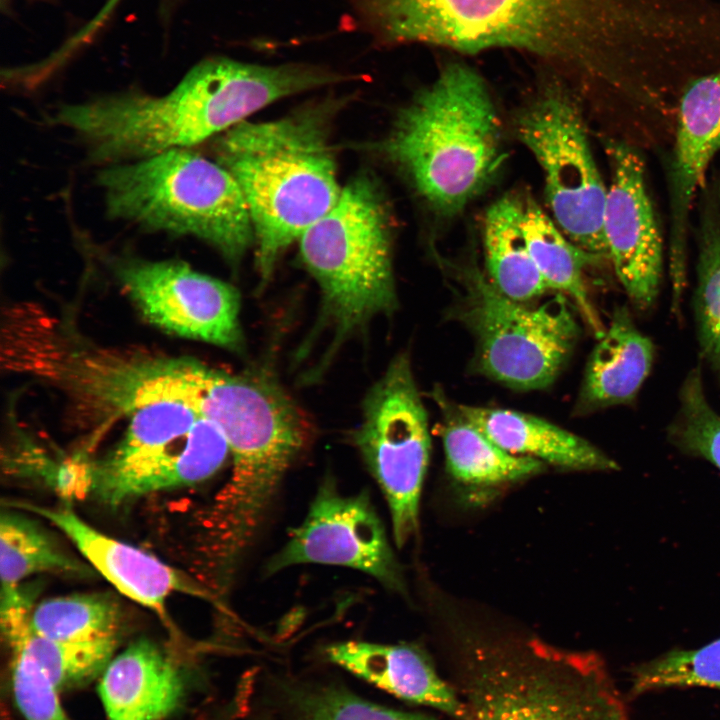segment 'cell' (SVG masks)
<instances>
[{
    "instance_id": "8",
    "label": "cell",
    "mask_w": 720,
    "mask_h": 720,
    "mask_svg": "<svg viewBox=\"0 0 720 720\" xmlns=\"http://www.w3.org/2000/svg\"><path fill=\"white\" fill-rule=\"evenodd\" d=\"M469 664L460 680L463 720H630L596 656L480 653Z\"/></svg>"
},
{
    "instance_id": "3",
    "label": "cell",
    "mask_w": 720,
    "mask_h": 720,
    "mask_svg": "<svg viewBox=\"0 0 720 720\" xmlns=\"http://www.w3.org/2000/svg\"><path fill=\"white\" fill-rule=\"evenodd\" d=\"M335 107L328 102L278 120L242 121L215 142L216 162L235 179L246 201L263 284L282 252L341 195L329 143Z\"/></svg>"
},
{
    "instance_id": "11",
    "label": "cell",
    "mask_w": 720,
    "mask_h": 720,
    "mask_svg": "<svg viewBox=\"0 0 720 720\" xmlns=\"http://www.w3.org/2000/svg\"><path fill=\"white\" fill-rule=\"evenodd\" d=\"M354 441L389 507L402 547L418 528L431 439L407 354L396 356L367 393Z\"/></svg>"
},
{
    "instance_id": "5",
    "label": "cell",
    "mask_w": 720,
    "mask_h": 720,
    "mask_svg": "<svg viewBox=\"0 0 720 720\" xmlns=\"http://www.w3.org/2000/svg\"><path fill=\"white\" fill-rule=\"evenodd\" d=\"M107 215L149 231L193 236L238 264L255 241L244 196L217 162L184 149L104 166Z\"/></svg>"
},
{
    "instance_id": "31",
    "label": "cell",
    "mask_w": 720,
    "mask_h": 720,
    "mask_svg": "<svg viewBox=\"0 0 720 720\" xmlns=\"http://www.w3.org/2000/svg\"><path fill=\"white\" fill-rule=\"evenodd\" d=\"M119 1L120 0H108L104 7L101 9V11L96 15L95 19L90 22L89 26H87L85 32L88 34L93 32V30L96 29L102 23V21L105 20V18L113 10L116 4L119 3Z\"/></svg>"
},
{
    "instance_id": "26",
    "label": "cell",
    "mask_w": 720,
    "mask_h": 720,
    "mask_svg": "<svg viewBox=\"0 0 720 720\" xmlns=\"http://www.w3.org/2000/svg\"><path fill=\"white\" fill-rule=\"evenodd\" d=\"M121 618L111 595L80 593L42 601L33 609L30 626L54 641L87 643L119 639Z\"/></svg>"
},
{
    "instance_id": "9",
    "label": "cell",
    "mask_w": 720,
    "mask_h": 720,
    "mask_svg": "<svg viewBox=\"0 0 720 720\" xmlns=\"http://www.w3.org/2000/svg\"><path fill=\"white\" fill-rule=\"evenodd\" d=\"M456 288L453 313L476 340L482 373L520 390L545 388L555 380L579 335L563 297L525 305L472 266L460 271Z\"/></svg>"
},
{
    "instance_id": "4",
    "label": "cell",
    "mask_w": 720,
    "mask_h": 720,
    "mask_svg": "<svg viewBox=\"0 0 720 720\" xmlns=\"http://www.w3.org/2000/svg\"><path fill=\"white\" fill-rule=\"evenodd\" d=\"M501 128L485 81L454 63L399 111L381 146L425 202L448 217L498 176L505 160Z\"/></svg>"
},
{
    "instance_id": "17",
    "label": "cell",
    "mask_w": 720,
    "mask_h": 720,
    "mask_svg": "<svg viewBox=\"0 0 720 720\" xmlns=\"http://www.w3.org/2000/svg\"><path fill=\"white\" fill-rule=\"evenodd\" d=\"M187 677L157 643L140 639L114 656L99 676L107 720H165L182 704Z\"/></svg>"
},
{
    "instance_id": "6",
    "label": "cell",
    "mask_w": 720,
    "mask_h": 720,
    "mask_svg": "<svg viewBox=\"0 0 720 720\" xmlns=\"http://www.w3.org/2000/svg\"><path fill=\"white\" fill-rule=\"evenodd\" d=\"M391 232L380 187L361 174L299 238L301 258L321 290L323 320L333 329L324 362L369 320L396 308Z\"/></svg>"
},
{
    "instance_id": "15",
    "label": "cell",
    "mask_w": 720,
    "mask_h": 720,
    "mask_svg": "<svg viewBox=\"0 0 720 720\" xmlns=\"http://www.w3.org/2000/svg\"><path fill=\"white\" fill-rule=\"evenodd\" d=\"M720 151V69L691 81L678 111L668 168L670 203L669 269L672 309L681 310L687 275V236L691 206L704 184L709 163Z\"/></svg>"
},
{
    "instance_id": "22",
    "label": "cell",
    "mask_w": 720,
    "mask_h": 720,
    "mask_svg": "<svg viewBox=\"0 0 720 720\" xmlns=\"http://www.w3.org/2000/svg\"><path fill=\"white\" fill-rule=\"evenodd\" d=\"M522 202L503 196L484 217L483 244L487 276L504 295L521 302L545 294L550 288L536 267L524 239Z\"/></svg>"
},
{
    "instance_id": "24",
    "label": "cell",
    "mask_w": 720,
    "mask_h": 720,
    "mask_svg": "<svg viewBox=\"0 0 720 720\" xmlns=\"http://www.w3.org/2000/svg\"><path fill=\"white\" fill-rule=\"evenodd\" d=\"M694 312L700 353L720 378V177L702 192Z\"/></svg>"
},
{
    "instance_id": "21",
    "label": "cell",
    "mask_w": 720,
    "mask_h": 720,
    "mask_svg": "<svg viewBox=\"0 0 720 720\" xmlns=\"http://www.w3.org/2000/svg\"><path fill=\"white\" fill-rule=\"evenodd\" d=\"M522 233L531 257L550 289L568 295L600 338L606 328L589 299L584 269L600 257L575 245L532 199L522 202Z\"/></svg>"
},
{
    "instance_id": "7",
    "label": "cell",
    "mask_w": 720,
    "mask_h": 720,
    "mask_svg": "<svg viewBox=\"0 0 720 720\" xmlns=\"http://www.w3.org/2000/svg\"><path fill=\"white\" fill-rule=\"evenodd\" d=\"M129 419L123 437L106 456L62 471L60 487H79L116 507L207 480L230 454L218 427L184 404H149Z\"/></svg>"
},
{
    "instance_id": "25",
    "label": "cell",
    "mask_w": 720,
    "mask_h": 720,
    "mask_svg": "<svg viewBox=\"0 0 720 720\" xmlns=\"http://www.w3.org/2000/svg\"><path fill=\"white\" fill-rule=\"evenodd\" d=\"M56 573L89 576L90 567L66 552L38 522L13 510L0 517V575L5 587L29 576Z\"/></svg>"
},
{
    "instance_id": "14",
    "label": "cell",
    "mask_w": 720,
    "mask_h": 720,
    "mask_svg": "<svg viewBox=\"0 0 720 720\" xmlns=\"http://www.w3.org/2000/svg\"><path fill=\"white\" fill-rule=\"evenodd\" d=\"M612 177L603 233L615 273L634 306L645 311L658 295L663 243L645 183L644 163L631 146L606 143Z\"/></svg>"
},
{
    "instance_id": "19",
    "label": "cell",
    "mask_w": 720,
    "mask_h": 720,
    "mask_svg": "<svg viewBox=\"0 0 720 720\" xmlns=\"http://www.w3.org/2000/svg\"><path fill=\"white\" fill-rule=\"evenodd\" d=\"M654 354L653 342L638 329L628 307L617 306L588 359L577 411L590 413L634 402Z\"/></svg>"
},
{
    "instance_id": "10",
    "label": "cell",
    "mask_w": 720,
    "mask_h": 720,
    "mask_svg": "<svg viewBox=\"0 0 720 720\" xmlns=\"http://www.w3.org/2000/svg\"><path fill=\"white\" fill-rule=\"evenodd\" d=\"M515 130L543 172L545 197L556 225L584 251L607 257L603 233L607 188L573 97L560 86L546 87L518 113Z\"/></svg>"
},
{
    "instance_id": "2",
    "label": "cell",
    "mask_w": 720,
    "mask_h": 720,
    "mask_svg": "<svg viewBox=\"0 0 720 720\" xmlns=\"http://www.w3.org/2000/svg\"><path fill=\"white\" fill-rule=\"evenodd\" d=\"M311 85L303 64L215 57L195 65L165 95L127 92L63 104L51 121L79 138L90 161L108 166L190 147Z\"/></svg>"
},
{
    "instance_id": "29",
    "label": "cell",
    "mask_w": 720,
    "mask_h": 720,
    "mask_svg": "<svg viewBox=\"0 0 720 720\" xmlns=\"http://www.w3.org/2000/svg\"><path fill=\"white\" fill-rule=\"evenodd\" d=\"M667 434L679 450L720 470V415L706 398L700 365L688 372L681 385L679 409Z\"/></svg>"
},
{
    "instance_id": "13",
    "label": "cell",
    "mask_w": 720,
    "mask_h": 720,
    "mask_svg": "<svg viewBox=\"0 0 720 720\" xmlns=\"http://www.w3.org/2000/svg\"><path fill=\"white\" fill-rule=\"evenodd\" d=\"M117 280L143 315L178 336L240 350V297L230 284L178 261L119 258Z\"/></svg>"
},
{
    "instance_id": "18",
    "label": "cell",
    "mask_w": 720,
    "mask_h": 720,
    "mask_svg": "<svg viewBox=\"0 0 720 720\" xmlns=\"http://www.w3.org/2000/svg\"><path fill=\"white\" fill-rule=\"evenodd\" d=\"M334 664L401 699L433 707L461 720V697L436 672L424 653L410 645L344 641L326 648Z\"/></svg>"
},
{
    "instance_id": "28",
    "label": "cell",
    "mask_w": 720,
    "mask_h": 720,
    "mask_svg": "<svg viewBox=\"0 0 720 720\" xmlns=\"http://www.w3.org/2000/svg\"><path fill=\"white\" fill-rule=\"evenodd\" d=\"M4 639L7 643H22L60 692L100 676L114 657L119 640L60 642L36 634L31 626Z\"/></svg>"
},
{
    "instance_id": "16",
    "label": "cell",
    "mask_w": 720,
    "mask_h": 720,
    "mask_svg": "<svg viewBox=\"0 0 720 720\" xmlns=\"http://www.w3.org/2000/svg\"><path fill=\"white\" fill-rule=\"evenodd\" d=\"M9 507L51 522L82 556L120 593L165 618L166 601L174 593L212 600V594L183 572L154 555L97 530L72 509L9 501Z\"/></svg>"
},
{
    "instance_id": "32",
    "label": "cell",
    "mask_w": 720,
    "mask_h": 720,
    "mask_svg": "<svg viewBox=\"0 0 720 720\" xmlns=\"http://www.w3.org/2000/svg\"><path fill=\"white\" fill-rule=\"evenodd\" d=\"M694 2L696 3L697 0H693V3H694ZM694 9H695V8H694ZM698 11H699L698 9H695V12H698ZM695 12H692V13H695ZM695 16H696L697 29H696V34H695L694 39H693L694 41H693L692 43H694L696 39H697V40L699 39V36H700V33H701V32H700V30H701V17H700V14H695Z\"/></svg>"
},
{
    "instance_id": "33",
    "label": "cell",
    "mask_w": 720,
    "mask_h": 720,
    "mask_svg": "<svg viewBox=\"0 0 720 720\" xmlns=\"http://www.w3.org/2000/svg\"><path fill=\"white\" fill-rule=\"evenodd\" d=\"M689 2H690V3H693L692 0H689ZM690 9H691V13H692V12H695V9H694V8H690ZM691 16H692L693 28H692V33H691L690 38H689V40L687 41V43L693 41L694 36H695V34H696V29H697L696 16H695V14H691ZM687 43H686V44H687Z\"/></svg>"
},
{
    "instance_id": "20",
    "label": "cell",
    "mask_w": 720,
    "mask_h": 720,
    "mask_svg": "<svg viewBox=\"0 0 720 720\" xmlns=\"http://www.w3.org/2000/svg\"><path fill=\"white\" fill-rule=\"evenodd\" d=\"M456 412L511 454L570 470L618 469L617 462L586 439L539 417L467 405H458Z\"/></svg>"
},
{
    "instance_id": "12",
    "label": "cell",
    "mask_w": 720,
    "mask_h": 720,
    "mask_svg": "<svg viewBox=\"0 0 720 720\" xmlns=\"http://www.w3.org/2000/svg\"><path fill=\"white\" fill-rule=\"evenodd\" d=\"M308 563L356 569L390 590L406 592L400 565L369 494L345 495L328 478L318 488L302 523L268 561L266 571L274 574Z\"/></svg>"
},
{
    "instance_id": "23",
    "label": "cell",
    "mask_w": 720,
    "mask_h": 720,
    "mask_svg": "<svg viewBox=\"0 0 720 720\" xmlns=\"http://www.w3.org/2000/svg\"><path fill=\"white\" fill-rule=\"evenodd\" d=\"M442 431L449 473L459 482L494 486L519 481L545 469L540 460L511 454L456 412Z\"/></svg>"
},
{
    "instance_id": "30",
    "label": "cell",
    "mask_w": 720,
    "mask_h": 720,
    "mask_svg": "<svg viewBox=\"0 0 720 720\" xmlns=\"http://www.w3.org/2000/svg\"><path fill=\"white\" fill-rule=\"evenodd\" d=\"M290 701L299 720H437L382 707L331 685L297 687Z\"/></svg>"
},
{
    "instance_id": "27",
    "label": "cell",
    "mask_w": 720,
    "mask_h": 720,
    "mask_svg": "<svg viewBox=\"0 0 720 720\" xmlns=\"http://www.w3.org/2000/svg\"><path fill=\"white\" fill-rule=\"evenodd\" d=\"M629 681L633 697L666 689L720 691V638L695 649H672L636 664Z\"/></svg>"
},
{
    "instance_id": "34",
    "label": "cell",
    "mask_w": 720,
    "mask_h": 720,
    "mask_svg": "<svg viewBox=\"0 0 720 720\" xmlns=\"http://www.w3.org/2000/svg\"><path fill=\"white\" fill-rule=\"evenodd\" d=\"M193 720H203V719H202V718H199V717H197V718H195V719H193Z\"/></svg>"
},
{
    "instance_id": "1",
    "label": "cell",
    "mask_w": 720,
    "mask_h": 720,
    "mask_svg": "<svg viewBox=\"0 0 720 720\" xmlns=\"http://www.w3.org/2000/svg\"><path fill=\"white\" fill-rule=\"evenodd\" d=\"M385 42H420L475 53L516 48L593 63L663 49L672 0H357Z\"/></svg>"
}]
</instances>
